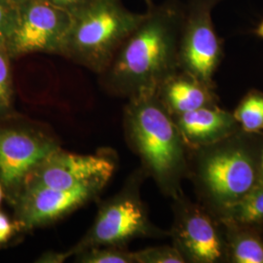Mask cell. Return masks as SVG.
I'll return each mask as SVG.
<instances>
[{
	"instance_id": "cell-1",
	"label": "cell",
	"mask_w": 263,
	"mask_h": 263,
	"mask_svg": "<svg viewBox=\"0 0 263 263\" xmlns=\"http://www.w3.org/2000/svg\"><path fill=\"white\" fill-rule=\"evenodd\" d=\"M183 12L175 0L151 6L102 73L105 86L130 98L144 91H157L169 76L179 70Z\"/></svg>"
},
{
	"instance_id": "cell-2",
	"label": "cell",
	"mask_w": 263,
	"mask_h": 263,
	"mask_svg": "<svg viewBox=\"0 0 263 263\" xmlns=\"http://www.w3.org/2000/svg\"><path fill=\"white\" fill-rule=\"evenodd\" d=\"M128 141L146 174L172 197L180 194V181L188 173L184 141L157 91L130 97L125 110Z\"/></svg>"
},
{
	"instance_id": "cell-3",
	"label": "cell",
	"mask_w": 263,
	"mask_h": 263,
	"mask_svg": "<svg viewBox=\"0 0 263 263\" xmlns=\"http://www.w3.org/2000/svg\"><path fill=\"white\" fill-rule=\"evenodd\" d=\"M239 130L197 151L194 171L201 195L216 216L261 182L263 140Z\"/></svg>"
},
{
	"instance_id": "cell-4",
	"label": "cell",
	"mask_w": 263,
	"mask_h": 263,
	"mask_svg": "<svg viewBox=\"0 0 263 263\" xmlns=\"http://www.w3.org/2000/svg\"><path fill=\"white\" fill-rule=\"evenodd\" d=\"M70 13V27L60 55L98 73L104 72L145 15L127 9L122 0H87Z\"/></svg>"
},
{
	"instance_id": "cell-5",
	"label": "cell",
	"mask_w": 263,
	"mask_h": 263,
	"mask_svg": "<svg viewBox=\"0 0 263 263\" xmlns=\"http://www.w3.org/2000/svg\"><path fill=\"white\" fill-rule=\"evenodd\" d=\"M137 180L107 200L99 209L94 223L84 237L66 251L68 257L94 247L119 246L138 237L154 235L145 207L139 195Z\"/></svg>"
},
{
	"instance_id": "cell-6",
	"label": "cell",
	"mask_w": 263,
	"mask_h": 263,
	"mask_svg": "<svg viewBox=\"0 0 263 263\" xmlns=\"http://www.w3.org/2000/svg\"><path fill=\"white\" fill-rule=\"evenodd\" d=\"M219 0H190L183 12L179 45V69L214 88L222 58V43L213 23Z\"/></svg>"
},
{
	"instance_id": "cell-7",
	"label": "cell",
	"mask_w": 263,
	"mask_h": 263,
	"mask_svg": "<svg viewBox=\"0 0 263 263\" xmlns=\"http://www.w3.org/2000/svg\"><path fill=\"white\" fill-rule=\"evenodd\" d=\"M71 23L69 11L42 0L18 5L15 26L6 42L10 57L33 53L61 54Z\"/></svg>"
},
{
	"instance_id": "cell-8",
	"label": "cell",
	"mask_w": 263,
	"mask_h": 263,
	"mask_svg": "<svg viewBox=\"0 0 263 263\" xmlns=\"http://www.w3.org/2000/svg\"><path fill=\"white\" fill-rule=\"evenodd\" d=\"M115 169L112 154H78L59 147L32 171L24 186L40 185L59 189L96 186L103 189L112 178Z\"/></svg>"
},
{
	"instance_id": "cell-9",
	"label": "cell",
	"mask_w": 263,
	"mask_h": 263,
	"mask_svg": "<svg viewBox=\"0 0 263 263\" xmlns=\"http://www.w3.org/2000/svg\"><path fill=\"white\" fill-rule=\"evenodd\" d=\"M175 222L172 230L174 246L185 262L216 263L226 259L223 230L206 209L175 197Z\"/></svg>"
},
{
	"instance_id": "cell-10",
	"label": "cell",
	"mask_w": 263,
	"mask_h": 263,
	"mask_svg": "<svg viewBox=\"0 0 263 263\" xmlns=\"http://www.w3.org/2000/svg\"><path fill=\"white\" fill-rule=\"evenodd\" d=\"M59 147L56 141L42 133L0 127V182L12 199L32 171Z\"/></svg>"
},
{
	"instance_id": "cell-11",
	"label": "cell",
	"mask_w": 263,
	"mask_h": 263,
	"mask_svg": "<svg viewBox=\"0 0 263 263\" xmlns=\"http://www.w3.org/2000/svg\"><path fill=\"white\" fill-rule=\"evenodd\" d=\"M102 188L81 186L59 189L40 185H25L13 199L16 222L21 230L46 226L72 213L96 197Z\"/></svg>"
},
{
	"instance_id": "cell-12",
	"label": "cell",
	"mask_w": 263,
	"mask_h": 263,
	"mask_svg": "<svg viewBox=\"0 0 263 263\" xmlns=\"http://www.w3.org/2000/svg\"><path fill=\"white\" fill-rule=\"evenodd\" d=\"M173 118L185 145L191 151L221 141L241 129L233 113L216 104L182 113Z\"/></svg>"
},
{
	"instance_id": "cell-13",
	"label": "cell",
	"mask_w": 263,
	"mask_h": 263,
	"mask_svg": "<svg viewBox=\"0 0 263 263\" xmlns=\"http://www.w3.org/2000/svg\"><path fill=\"white\" fill-rule=\"evenodd\" d=\"M157 94L173 117L216 104L213 87L180 69L160 85Z\"/></svg>"
},
{
	"instance_id": "cell-14",
	"label": "cell",
	"mask_w": 263,
	"mask_h": 263,
	"mask_svg": "<svg viewBox=\"0 0 263 263\" xmlns=\"http://www.w3.org/2000/svg\"><path fill=\"white\" fill-rule=\"evenodd\" d=\"M226 240V259L234 263H263V239L259 228L221 222Z\"/></svg>"
},
{
	"instance_id": "cell-15",
	"label": "cell",
	"mask_w": 263,
	"mask_h": 263,
	"mask_svg": "<svg viewBox=\"0 0 263 263\" xmlns=\"http://www.w3.org/2000/svg\"><path fill=\"white\" fill-rule=\"evenodd\" d=\"M217 219L221 222H231L242 226H263V183L250 191L235 204L222 211Z\"/></svg>"
},
{
	"instance_id": "cell-16",
	"label": "cell",
	"mask_w": 263,
	"mask_h": 263,
	"mask_svg": "<svg viewBox=\"0 0 263 263\" xmlns=\"http://www.w3.org/2000/svg\"><path fill=\"white\" fill-rule=\"evenodd\" d=\"M234 118L241 130L251 134L263 131V93L251 91L245 96L238 104L234 112Z\"/></svg>"
},
{
	"instance_id": "cell-17",
	"label": "cell",
	"mask_w": 263,
	"mask_h": 263,
	"mask_svg": "<svg viewBox=\"0 0 263 263\" xmlns=\"http://www.w3.org/2000/svg\"><path fill=\"white\" fill-rule=\"evenodd\" d=\"M76 262L136 263L134 252L119 246L94 247L73 255Z\"/></svg>"
},
{
	"instance_id": "cell-18",
	"label": "cell",
	"mask_w": 263,
	"mask_h": 263,
	"mask_svg": "<svg viewBox=\"0 0 263 263\" xmlns=\"http://www.w3.org/2000/svg\"><path fill=\"white\" fill-rule=\"evenodd\" d=\"M136 263H184L183 256L173 246L151 247L134 252Z\"/></svg>"
},
{
	"instance_id": "cell-19",
	"label": "cell",
	"mask_w": 263,
	"mask_h": 263,
	"mask_svg": "<svg viewBox=\"0 0 263 263\" xmlns=\"http://www.w3.org/2000/svg\"><path fill=\"white\" fill-rule=\"evenodd\" d=\"M9 59L6 47L0 45V115L8 112L12 104L13 88Z\"/></svg>"
},
{
	"instance_id": "cell-20",
	"label": "cell",
	"mask_w": 263,
	"mask_h": 263,
	"mask_svg": "<svg viewBox=\"0 0 263 263\" xmlns=\"http://www.w3.org/2000/svg\"><path fill=\"white\" fill-rule=\"evenodd\" d=\"M19 4L0 2V45L6 47V42L15 26Z\"/></svg>"
},
{
	"instance_id": "cell-21",
	"label": "cell",
	"mask_w": 263,
	"mask_h": 263,
	"mask_svg": "<svg viewBox=\"0 0 263 263\" xmlns=\"http://www.w3.org/2000/svg\"><path fill=\"white\" fill-rule=\"evenodd\" d=\"M20 230L21 228L16 220L11 221L6 215L0 212V246L7 244Z\"/></svg>"
},
{
	"instance_id": "cell-22",
	"label": "cell",
	"mask_w": 263,
	"mask_h": 263,
	"mask_svg": "<svg viewBox=\"0 0 263 263\" xmlns=\"http://www.w3.org/2000/svg\"><path fill=\"white\" fill-rule=\"evenodd\" d=\"M68 258L66 252H47L42 254L41 257L36 260L37 262L43 263H61L64 262Z\"/></svg>"
},
{
	"instance_id": "cell-23",
	"label": "cell",
	"mask_w": 263,
	"mask_h": 263,
	"mask_svg": "<svg viewBox=\"0 0 263 263\" xmlns=\"http://www.w3.org/2000/svg\"><path fill=\"white\" fill-rule=\"evenodd\" d=\"M42 1H45L50 4L55 5L57 7L71 12L76 9L78 6L82 5L87 0H42Z\"/></svg>"
},
{
	"instance_id": "cell-24",
	"label": "cell",
	"mask_w": 263,
	"mask_h": 263,
	"mask_svg": "<svg viewBox=\"0 0 263 263\" xmlns=\"http://www.w3.org/2000/svg\"><path fill=\"white\" fill-rule=\"evenodd\" d=\"M256 34L258 35V36H260V37L263 38V22L258 26V28H256Z\"/></svg>"
},
{
	"instance_id": "cell-25",
	"label": "cell",
	"mask_w": 263,
	"mask_h": 263,
	"mask_svg": "<svg viewBox=\"0 0 263 263\" xmlns=\"http://www.w3.org/2000/svg\"><path fill=\"white\" fill-rule=\"evenodd\" d=\"M260 179L263 183V146L262 151H261V162H260Z\"/></svg>"
},
{
	"instance_id": "cell-26",
	"label": "cell",
	"mask_w": 263,
	"mask_h": 263,
	"mask_svg": "<svg viewBox=\"0 0 263 263\" xmlns=\"http://www.w3.org/2000/svg\"><path fill=\"white\" fill-rule=\"evenodd\" d=\"M24 0H0V2H8V3H14V4H20Z\"/></svg>"
},
{
	"instance_id": "cell-27",
	"label": "cell",
	"mask_w": 263,
	"mask_h": 263,
	"mask_svg": "<svg viewBox=\"0 0 263 263\" xmlns=\"http://www.w3.org/2000/svg\"><path fill=\"white\" fill-rule=\"evenodd\" d=\"M3 186H2V183L0 182V204H1V201H2V198H3V195H4V192H3Z\"/></svg>"
},
{
	"instance_id": "cell-28",
	"label": "cell",
	"mask_w": 263,
	"mask_h": 263,
	"mask_svg": "<svg viewBox=\"0 0 263 263\" xmlns=\"http://www.w3.org/2000/svg\"><path fill=\"white\" fill-rule=\"evenodd\" d=\"M146 3H147V5H148V7H151L153 5V3H152V0H144Z\"/></svg>"
}]
</instances>
